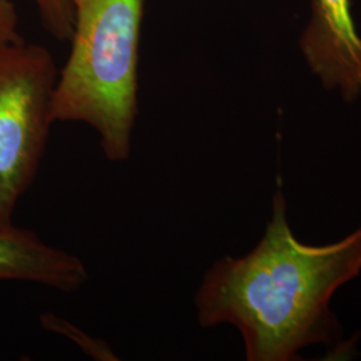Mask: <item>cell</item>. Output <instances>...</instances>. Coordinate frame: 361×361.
I'll use <instances>...</instances> for the list:
<instances>
[{"mask_svg":"<svg viewBox=\"0 0 361 361\" xmlns=\"http://www.w3.org/2000/svg\"><path fill=\"white\" fill-rule=\"evenodd\" d=\"M58 68L44 46L25 39L0 43V226L16 207L44 154Z\"/></svg>","mask_w":361,"mask_h":361,"instance_id":"cell-3","label":"cell"},{"mask_svg":"<svg viewBox=\"0 0 361 361\" xmlns=\"http://www.w3.org/2000/svg\"><path fill=\"white\" fill-rule=\"evenodd\" d=\"M42 323L50 331L59 332V334H63L67 337H71L74 341H77L79 347H82L89 355L94 356V357L98 356V359H102V360L116 359L113 350L110 349L107 344H104V341L90 338V337L86 336V334H82V338H80V336H79L80 335V329L74 328L71 324L66 323L58 316L47 313L42 317Z\"/></svg>","mask_w":361,"mask_h":361,"instance_id":"cell-7","label":"cell"},{"mask_svg":"<svg viewBox=\"0 0 361 361\" xmlns=\"http://www.w3.org/2000/svg\"><path fill=\"white\" fill-rule=\"evenodd\" d=\"M22 39L19 34V15L13 0H0V43Z\"/></svg>","mask_w":361,"mask_h":361,"instance_id":"cell-8","label":"cell"},{"mask_svg":"<svg viewBox=\"0 0 361 361\" xmlns=\"http://www.w3.org/2000/svg\"><path fill=\"white\" fill-rule=\"evenodd\" d=\"M361 271V228L328 245L298 241L286 219L281 190L257 246L243 257H224L207 271L195 295L204 328L234 325L246 360H298L313 344L341 337L329 310L336 290Z\"/></svg>","mask_w":361,"mask_h":361,"instance_id":"cell-1","label":"cell"},{"mask_svg":"<svg viewBox=\"0 0 361 361\" xmlns=\"http://www.w3.org/2000/svg\"><path fill=\"white\" fill-rule=\"evenodd\" d=\"M87 280V268L75 255L13 224L0 226V283H32L73 293Z\"/></svg>","mask_w":361,"mask_h":361,"instance_id":"cell-5","label":"cell"},{"mask_svg":"<svg viewBox=\"0 0 361 361\" xmlns=\"http://www.w3.org/2000/svg\"><path fill=\"white\" fill-rule=\"evenodd\" d=\"M312 7L301 51L325 89H338L347 102H353L361 95V38L350 0H313Z\"/></svg>","mask_w":361,"mask_h":361,"instance_id":"cell-4","label":"cell"},{"mask_svg":"<svg viewBox=\"0 0 361 361\" xmlns=\"http://www.w3.org/2000/svg\"><path fill=\"white\" fill-rule=\"evenodd\" d=\"M71 49L52 99L55 122L85 123L113 164L129 159L138 116L145 0H73Z\"/></svg>","mask_w":361,"mask_h":361,"instance_id":"cell-2","label":"cell"},{"mask_svg":"<svg viewBox=\"0 0 361 361\" xmlns=\"http://www.w3.org/2000/svg\"><path fill=\"white\" fill-rule=\"evenodd\" d=\"M44 30L58 40L66 42L73 34V0H31Z\"/></svg>","mask_w":361,"mask_h":361,"instance_id":"cell-6","label":"cell"}]
</instances>
